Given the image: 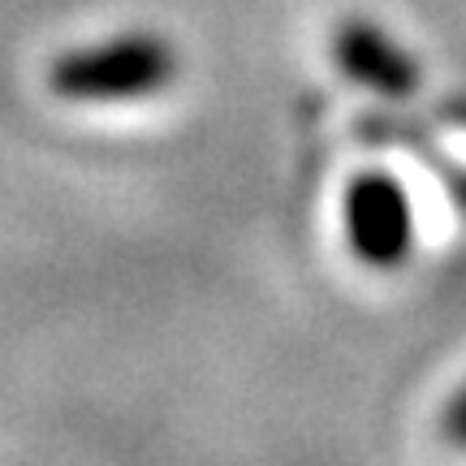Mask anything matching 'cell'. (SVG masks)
Wrapping results in <instances>:
<instances>
[{"mask_svg": "<svg viewBox=\"0 0 466 466\" xmlns=\"http://www.w3.org/2000/svg\"><path fill=\"white\" fill-rule=\"evenodd\" d=\"M182 69L177 44L160 31H121L61 52L48 66V91L69 104H134L160 96Z\"/></svg>", "mask_w": 466, "mask_h": 466, "instance_id": "6da1fadb", "label": "cell"}, {"mask_svg": "<svg viewBox=\"0 0 466 466\" xmlns=\"http://www.w3.org/2000/svg\"><path fill=\"white\" fill-rule=\"evenodd\" d=\"M341 225H346V242L354 259L367 268H380V272L401 268L419 242L410 190L401 177L384 173V168H367L346 186Z\"/></svg>", "mask_w": 466, "mask_h": 466, "instance_id": "7a4b0ae2", "label": "cell"}, {"mask_svg": "<svg viewBox=\"0 0 466 466\" xmlns=\"http://www.w3.org/2000/svg\"><path fill=\"white\" fill-rule=\"evenodd\" d=\"M329 56L350 83H359L363 91L384 96V100H410L423 86V66L415 52L363 14H350L337 22L333 39H329Z\"/></svg>", "mask_w": 466, "mask_h": 466, "instance_id": "3957f363", "label": "cell"}, {"mask_svg": "<svg viewBox=\"0 0 466 466\" xmlns=\"http://www.w3.org/2000/svg\"><path fill=\"white\" fill-rule=\"evenodd\" d=\"M441 432L450 436L458 450H466V384L450 398V406L441 410Z\"/></svg>", "mask_w": 466, "mask_h": 466, "instance_id": "277c9868", "label": "cell"}]
</instances>
